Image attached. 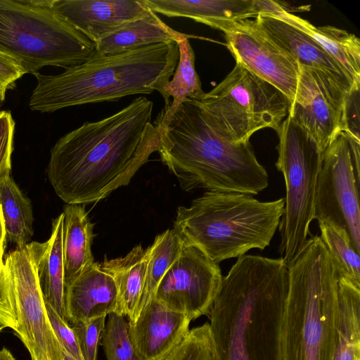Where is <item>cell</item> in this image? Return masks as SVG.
I'll return each mask as SVG.
<instances>
[{
	"mask_svg": "<svg viewBox=\"0 0 360 360\" xmlns=\"http://www.w3.org/2000/svg\"><path fill=\"white\" fill-rule=\"evenodd\" d=\"M153 108L151 101L139 96L60 138L47 167L56 195L67 204L84 205L127 185L159 147L161 132L151 122Z\"/></svg>",
	"mask_w": 360,
	"mask_h": 360,
	"instance_id": "cell-1",
	"label": "cell"
},
{
	"mask_svg": "<svg viewBox=\"0 0 360 360\" xmlns=\"http://www.w3.org/2000/svg\"><path fill=\"white\" fill-rule=\"evenodd\" d=\"M288 264L242 255L222 278L209 318L211 360H283Z\"/></svg>",
	"mask_w": 360,
	"mask_h": 360,
	"instance_id": "cell-2",
	"label": "cell"
},
{
	"mask_svg": "<svg viewBox=\"0 0 360 360\" xmlns=\"http://www.w3.org/2000/svg\"><path fill=\"white\" fill-rule=\"evenodd\" d=\"M160 132L158 152L183 190L254 195L268 186L250 141L234 143L222 136L196 101L186 99Z\"/></svg>",
	"mask_w": 360,
	"mask_h": 360,
	"instance_id": "cell-3",
	"label": "cell"
},
{
	"mask_svg": "<svg viewBox=\"0 0 360 360\" xmlns=\"http://www.w3.org/2000/svg\"><path fill=\"white\" fill-rule=\"evenodd\" d=\"M179 56L178 44L172 41L118 55H94L56 75L35 73L37 84L29 107L53 112L154 91L160 94L174 74Z\"/></svg>",
	"mask_w": 360,
	"mask_h": 360,
	"instance_id": "cell-4",
	"label": "cell"
},
{
	"mask_svg": "<svg viewBox=\"0 0 360 360\" xmlns=\"http://www.w3.org/2000/svg\"><path fill=\"white\" fill-rule=\"evenodd\" d=\"M288 265L282 320L283 360H332L339 275L321 237L308 239Z\"/></svg>",
	"mask_w": 360,
	"mask_h": 360,
	"instance_id": "cell-5",
	"label": "cell"
},
{
	"mask_svg": "<svg viewBox=\"0 0 360 360\" xmlns=\"http://www.w3.org/2000/svg\"><path fill=\"white\" fill-rule=\"evenodd\" d=\"M284 206L283 198L262 202L244 193L207 191L189 207H178L174 227L219 264L269 246Z\"/></svg>",
	"mask_w": 360,
	"mask_h": 360,
	"instance_id": "cell-6",
	"label": "cell"
},
{
	"mask_svg": "<svg viewBox=\"0 0 360 360\" xmlns=\"http://www.w3.org/2000/svg\"><path fill=\"white\" fill-rule=\"evenodd\" d=\"M0 51L34 75L45 66L82 64L94 56L96 45L51 7L0 0Z\"/></svg>",
	"mask_w": 360,
	"mask_h": 360,
	"instance_id": "cell-7",
	"label": "cell"
},
{
	"mask_svg": "<svg viewBox=\"0 0 360 360\" xmlns=\"http://www.w3.org/2000/svg\"><path fill=\"white\" fill-rule=\"evenodd\" d=\"M196 101L214 129L234 143L248 142L264 128L276 130L291 104L277 88L236 63L221 82Z\"/></svg>",
	"mask_w": 360,
	"mask_h": 360,
	"instance_id": "cell-8",
	"label": "cell"
},
{
	"mask_svg": "<svg viewBox=\"0 0 360 360\" xmlns=\"http://www.w3.org/2000/svg\"><path fill=\"white\" fill-rule=\"evenodd\" d=\"M277 169L285 184V206L278 226L279 252L289 264L299 254L314 219V199L322 152L312 136L287 116L276 130Z\"/></svg>",
	"mask_w": 360,
	"mask_h": 360,
	"instance_id": "cell-9",
	"label": "cell"
},
{
	"mask_svg": "<svg viewBox=\"0 0 360 360\" xmlns=\"http://www.w3.org/2000/svg\"><path fill=\"white\" fill-rule=\"evenodd\" d=\"M360 139L340 131L322 152L314 219L344 231L360 254Z\"/></svg>",
	"mask_w": 360,
	"mask_h": 360,
	"instance_id": "cell-10",
	"label": "cell"
},
{
	"mask_svg": "<svg viewBox=\"0 0 360 360\" xmlns=\"http://www.w3.org/2000/svg\"><path fill=\"white\" fill-rule=\"evenodd\" d=\"M44 243L30 242L6 255L4 262L13 294L20 338L32 360H61L63 348L49 322L37 266Z\"/></svg>",
	"mask_w": 360,
	"mask_h": 360,
	"instance_id": "cell-11",
	"label": "cell"
},
{
	"mask_svg": "<svg viewBox=\"0 0 360 360\" xmlns=\"http://www.w3.org/2000/svg\"><path fill=\"white\" fill-rule=\"evenodd\" d=\"M222 278L219 264L186 242L179 257L160 281L154 298L195 320L210 315Z\"/></svg>",
	"mask_w": 360,
	"mask_h": 360,
	"instance_id": "cell-12",
	"label": "cell"
},
{
	"mask_svg": "<svg viewBox=\"0 0 360 360\" xmlns=\"http://www.w3.org/2000/svg\"><path fill=\"white\" fill-rule=\"evenodd\" d=\"M349 92L326 73L300 65L297 89L288 116L312 136L323 152L343 131Z\"/></svg>",
	"mask_w": 360,
	"mask_h": 360,
	"instance_id": "cell-13",
	"label": "cell"
},
{
	"mask_svg": "<svg viewBox=\"0 0 360 360\" xmlns=\"http://www.w3.org/2000/svg\"><path fill=\"white\" fill-rule=\"evenodd\" d=\"M226 46L236 63L270 83L290 102L300 75L298 63L261 29L256 20H240L223 25Z\"/></svg>",
	"mask_w": 360,
	"mask_h": 360,
	"instance_id": "cell-14",
	"label": "cell"
},
{
	"mask_svg": "<svg viewBox=\"0 0 360 360\" xmlns=\"http://www.w3.org/2000/svg\"><path fill=\"white\" fill-rule=\"evenodd\" d=\"M51 8L94 43L153 12L143 0H52Z\"/></svg>",
	"mask_w": 360,
	"mask_h": 360,
	"instance_id": "cell-15",
	"label": "cell"
},
{
	"mask_svg": "<svg viewBox=\"0 0 360 360\" xmlns=\"http://www.w3.org/2000/svg\"><path fill=\"white\" fill-rule=\"evenodd\" d=\"M191 320L153 298L133 323H128L131 342L142 360L167 356L189 332Z\"/></svg>",
	"mask_w": 360,
	"mask_h": 360,
	"instance_id": "cell-16",
	"label": "cell"
},
{
	"mask_svg": "<svg viewBox=\"0 0 360 360\" xmlns=\"http://www.w3.org/2000/svg\"><path fill=\"white\" fill-rule=\"evenodd\" d=\"M255 20L269 37L289 53L299 65L326 73L350 91L360 89L326 51L302 30L274 14H259Z\"/></svg>",
	"mask_w": 360,
	"mask_h": 360,
	"instance_id": "cell-17",
	"label": "cell"
},
{
	"mask_svg": "<svg viewBox=\"0 0 360 360\" xmlns=\"http://www.w3.org/2000/svg\"><path fill=\"white\" fill-rule=\"evenodd\" d=\"M117 290L111 276L94 262L65 288V319L69 324L115 312Z\"/></svg>",
	"mask_w": 360,
	"mask_h": 360,
	"instance_id": "cell-18",
	"label": "cell"
},
{
	"mask_svg": "<svg viewBox=\"0 0 360 360\" xmlns=\"http://www.w3.org/2000/svg\"><path fill=\"white\" fill-rule=\"evenodd\" d=\"M155 13L181 17L219 30L240 20L262 13L259 0H143Z\"/></svg>",
	"mask_w": 360,
	"mask_h": 360,
	"instance_id": "cell-19",
	"label": "cell"
},
{
	"mask_svg": "<svg viewBox=\"0 0 360 360\" xmlns=\"http://www.w3.org/2000/svg\"><path fill=\"white\" fill-rule=\"evenodd\" d=\"M192 36L177 32L154 12L129 21L96 43L97 56H114Z\"/></svg>",
	"mask_w": 360,
	"mask_h": 360,
	"instance_id": "cell-20",
	"label": "cell"
},
{
	"mask_svg": "<svg viewBox=\"0 0 360 360\" xmlns=\"http://www.w3.org/2000/svg\"><path fill=\"white\" fill-rule=\"evenodd\" d=\"M148 249L134 247L127 255L98 263L100 268L112 276L117 290L115 312L128 317L133 323L142 296L146 276Z\"/></svg>",
	"mask_w": 360,
	"mask_h": 360,
	"instance_id": "cell-21",
	"label": "cell"
},
{
	"mask_svg": "<svg viewBox=\"0 0 360 360\" xmlns=\"http://www.w3.org/2000/svg\"><path fill=\"white\" fill-rule=\"evenodd\" d=\"M63 252L65 288L92 265L94 225L82 205L68 204L63 212Z\"/></svg>",
	"mask_w": 360,
	"mask_h": 360,
	"instance_id": "cell-22",
	"label": "cell"
},
{
	"mask_svg": "<svg viewBox=\"0 0 360 360\" xmlns=\"http://www.w3.org/2000/svg\"><path fill=\"white\" fill-rule=\"evenodd\" d=\"M274 15L309 35L343 69L353 84L360 86V41L355 34L330 25L314 26L286 8Z\"/></svg>",
	"mask_w": 360,
	"mask_h": 360,
	"instance_id": "cell-23",
	"label": "cell"
},
{
	"mask_svg": "<svg viewBox=\"0 0 360 360\" xmlns=\"http://www.w3.org/2000/svg\"><path fill=\"white\" fill-rule=\"evenodd\" d=\"M63 214L61 213L52 223L49 240L37 266L38 282L44 302L50 305L65 319V270L63 252Z\"/></svg>",
	"mask_w": 360,
	"mask_h": 360,
	"instance_id": "cell-24",
	"label": "cell"
},
{
	"mask_svg": "<svg viewBox=\"0 0 360 360\" xmlns=\"http://www.w3.org/2000/svg\"><path fill=\"white\" fill-rule=\"evenodd\" d=\"M177 41L179 61L172 79L166 83L160 94L165 107L153 122L162 131L178 108L186 99L199 101L205 94L195 68V53L188 40Z\"/></svg>",
	"mask_w": 360,
	"mask_h": 360,
	"instance_id": "cell-25",
	"label": "cell"
},
{
	"mask_svg": "<svg viewBox=\"0 0 360 360\" xmlns=\"http://www.w3.org/2000/svg\"><path fill=\"white\" fill-rule=\"evenodd\" d=\"M332 360H360V288L340 277Z\"/></svg>",
	"mask_w": 360,
	"mask_h": 360,
	"instance_id": "cell-26",
	"label": "cell"
},
{
	"mask_svg": "<svg viewBox=\"0 0 360 360\" xmlns=\"http://www.w3.org/2000/svg\"><path fill=\"white\" fill-rule=\"evenodd\" d=\"M0 207L6 238L17 248L30 243L34 221L32 205L11 175L0 181Z\"/></svg>",
	"mask_w": 360,
	"mask_h": 360,
	"instance_id": "cell-27",
	"label": "cell"
},
{
	"mask_svg": "<svg viewBox=\"0 0 360 360\" xmlns=\"http://www.w3.org/2000/svg\"><path fill=\"white\" fill-rule=\"evenodd\" d=\"M185 243L182 236L174 227L158 235L153 244L147 248L148 258L146 281L135 321L143 308L155 297L160 281L179 257Z\"/></svg>",
	"mask_w": 360,
	"mask_h": 360,
	"instance_id": "cell-28",
	"label": "cell"
},
{
	"mask_svg": "<svg viewBox=\"0 0 360 360\" xmlns=\"http://www.w3.org/2000/svg\"><path fill=\"white\" fill-rule=\"evenodd\" d=\"M321 238L331 255L340 278L360 288L359 254L346 233L330 224L319 223Z\"/></svg>",
	"mask_w": 360,
	"mask_h": 360,
	"instance_id": "cell-29",
	"label": "cell"
},
{
	"mask_svg": "<svg viewBox=\"0 0 360 360\" xmlns=\"http://www.w3.org/2000/svg\"><path fill=\"white\" fill-rule=\"evenodd\" d=\"M103 333V347L107 360H142L134 347L124 316L108 314Z\"/></svg>",
	"mask_w": 360,
	"mask_h": 360,
	"instance_id": "cell-30",
	"label": "cell"
},
{
	"mask_svg": "<svg viewBox=\"0 0 360 360\" xmlns=\"http://www.w3.org/2000/svg\"><path fill=\"white\" fill-rule=\"evenodd\" d=\"M212 341L209 323L189 330L169 353L170 360H211Z\"/></svg>",
	"mask_w": 360,
	"mask_h": 360,
	"instance_id": "cell-31",
	"label": "cell"
},
{
	"mask_svg": "<svg viewBox=\"0 0 360 360\" xmlns=\"http://www.w3.org/2000/svg\"><path fill=\"white\" fill-rule=\"evenodd\" d=\"M106 316L70 324L73 329L84 360H97L98 347L105 326Z\"/></svg>",
	"mask_w": 360,
	"mask_h": 360,
	"instance_id": "cell-32",
	"label": "cell"
},
{
	"mask_svg": "<svg viewBox=\"0 0 360 360\" xmlns=\"http://www.w3.org/2000/svg\"><path fill=\"white\" fill-rule=\"evenodd\" d=\"M45 306L51 328L63 350L76 360H84L72 327L50 305L45 303Z\"/></svg>",
	"mask_w": 360,
	"mask_h": 360,
	"instance_id": "cell-33",
	"label": "cell"
},
{
	"mask_svg": "<svg viewBox=\"0 0 360 360\" xmlns=\"http://www.w3.org/2000/svg\"><path fill=\"white\" fill-rule=\"evenodd\" d=\"M14 130L11 113L0 110V181L11 175Z\"/></svg>",
	"mask_w": 360,
	"mask_h": 360,
	"instance_id": "cell-34",
	"label": "cell"
},
{
	"mask_svg": "<svg viewBox=\"0 0 360 360\" xmlns=\"http://www.w3.org/2000/svg\"><path fill=\"white\" fill-rule=\"evenodd\" d=\"M0 321L7 328L15 330L17 314L15 301L4 262H0Z\"/></svg>",
	"mask_w": 360,
	"mask_h": 360,
	"instance_id": "cell-35",
	"label": "cell"
},
{
	"mask_svg": "<svg viewBox=\"0 0 360 360\" xmlns=\"http://www.w3.org/2000/svg\"><path fill=\"white\" fill-rule=\"evenodd\" d=\"M25 74L26 72L15 58L0 51V97L4 101L7 90Z\"/></svg>",
	"mask_w": 360,
	"mask_h": 360,
	"instance_id": "cell-36",
	"label": "cell"
},
{
	"mask_svg": "<svg viewBox=\"0 0 360 360\" xmlns=\"http://www.w3.org/2000/svg\"><path fill=\"white\" fill-rule=\"evenodd\" d=\"M359 91L356 89L350 91L346 99L344 113V127L345 131L358 139L359 137Z\"/></svg>",
	"mask_w": 360,
	"mask_h": 360,
	"instance_id": "cell-37",
	"label": "cell"
},
{
	"mask_svg": "<svg viewBox=\"0 0 360 360\" xmlns=\"http://www.w3.org/2000/svg\"><path fill=\"white\" fill-rule=\"evenodd\" d=\"M6 239L4 219L0 207V262H4L5 241Z\"/></svg>",
	"mask_w": 360,
	"mask_h": 360,
	"instance_id": "cell-38",
	"label": "cell"
},
{
	"mask_svg": "<svg viewBox=\"0 0 360 360\" xmlns=\"http://www.w3.org/2000/svg\"><path fill=\"white\" fill-rule=\"evenodd\" d=\"M0 360H16L12 353L6 348L0 349Z\"/></svg>",
	"mask_w": 360,
	"mask_h": 360,
	"instance_id": "cell-39",
	"label": "cell"
},
{
	"mask_svg": "<svg viewBox=\"0 0 360 360\" xmlns=\"http://www.w3.org/2000/svg\"><path fill=\"white\" fill-rule=\"evenodd\" d=\"M61 360H76L73 357H72L70 355H69L66 352H65L63 349V356Z\"/></svg>",
	"mask_w": 360,
	"mask_h": 360,
	"instance_id": "cell-40",
	"label": "cell"
},
{
	"mask_svg": "<svg viewBox=\"0 0 360 360\" xmlns=\"http://www.w3.org/2000/svg\"><path fill=\"white\" fill-rule=\"evenodd\" d=\"M7 328L6 326L0 321V333L5 328Z\"/></svg>",
	"mask_w": 360,
	"mask_h": 360,
	"instance_id": "cell-41",
	"label": "cell"
},
{
	"mask_svg": "<svg viewBox=\"0 0 360 360\" xmlns=\"http://www.w3.org/2000/svg\"><path fill=\"white\" fill-rule=\"evenodd\" d=\"M159 360H170V359H169V354L167 356H165L162 359H159Z\"/></svg>",
	"mask_w": 360,
	"mask_h": 360,
	"instance_id": "cell-42",
	"label": "cell"
},
{
	"mask_svg": "<svg viewBox=\"0 0 360 360\" xmlns=\"http://www.w3.org/2000/svg\"><path fill=\"white\" fill-rule=\"evenodd\" d=\"M3 103H4V101L0 97V108L2 106V105H3Z\"/></svg>",
	"mask_w": 360,
	"mask_h": 360,
	"instance_id": "cell-43",
	"label": "cell"
}]
</instances>
